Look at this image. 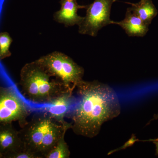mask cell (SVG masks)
Here are the masks:
<instances>
[{
	"instance_id": "cell-1",
	"label": "cell",
	"mask_w": 158,
	"mask_h": 158,
	"mask_svg": "<svg viewBox=\"0 0 158 158\" xmlns=\"http://www.w3.org/2000/svg\"><path fill=\"white\" fill-rule=\"evenodd\" d=\"M76 88L79 99L68 115L71 129L77 135L93 138L104 123L120 114L119 100L112 88L98 81L83 80Z\"/></svg>"
},
{
	"instance_id": "cell-2",
	"label": "cell",
	"mask_w": 158,
	"mask_h": 158,
	"mask_svg": "<svg viewBox=\"0 0 158 158\" xmlns=\"http://www.w3.org/2000/svg\"><path fill=\"white\" fill-rule=\"evenodd\" d=\"M72 123H59L45 111L35 113L21 127L20 136L27 150L38 158H45L69 129Z\"/></svg>"
},
{
	"instance_id": "cell-3",
	"label": "cell",
	"mask_w": 158,
	"mask_h": 158,
	"mask_svg": "<svg viewBox=\"0 0 158 158\" xmlns=\"http://www.w3.org/2000/svg\"><path fill=\"white\" fill-rule=\"evenodd\" d=\"M22 94L35 103L48 104L69 89L52 77L37 61L25 64L20 72Z\"/></svg>"
},
{
	"instance_id": "cell-4",
	"label": "cell",
	"mask_w": 158,
	"mask_h": 158,
	"mask_svg": "<svg viewBox=\"0 0 158 158\" xmlns=\"http://www.w3.org/2000/svg\"><path fill=\"white\" fill-rule=\"evenodd\" d=\"M36 61L51 77L56 78L69 89H75L79 82L83 80L84 68L61 52H53Z\"/></svg>"
},
{
	"instance_id": "cell-5",
	"label": "cell",
	"mask_w": 158,
	"mask_h": 158,
	"mask_svg": "<svg viewBox=\"0 0 158 158\" xmlns=\"http://www.w3.org/2000/svg\"><path fill=\"white\" fill-rule=\"evenodd\" d=\"M31 113L30 106L14 88L0 86V123L17 121L22 127Z\"/></svg>"
},
{
	"instance_id": "cell-6",
	"label": "cell",
	"mask_w": 158,
	"mask_h": 158,
	"mask_svg": "<svg viewBox=\"0 0 158 158\" xmlns=\"http://www.w3.org/2000/svg\"><path fill=\"white\" fill-rule=\"evenodd\" d=\"M116 0H94L87 6L86 16L78 26L80 34L96 37L98 31L106 26L113 24L110 19L112 5Z\"/></svg>"
},
{
	"instance_id": "cell-7",
	"label": "cell",
	"mask_w": 158,
	"mask_h": 158,
	"mask_svg": "<svg viewBox=\"0 0 158 158\" xmlns=\"http://www.w3.org/2000/svg\"><path fill=\"white\" fill-rule=\"evenodd\" d=\"M24 149L19 131L15 129L12 123H0V155L2 158H10Z\"/></svg>"
},
{
	"instance_id": "cell-8",
	"label": "cell",
	"mask_w": 158,
	"mask_h": 158,
	"mask_svg": "<svg viewBox=\"0 0 158 158\" xmlns=\"http://www.w3.org/2000/svg\"><path fill=\"white\" fill-rule=\"evenodd\" d=\"M74 89L69 90L60 94L44 108L43 111L48 113L59 123H65V117L68 115L76 104V100L73 95Z\"/></svg>"
},
{
	"instance_id": "cell-9",
	"label": "cell",
	"mask_w": 158,
	"mask_h": 158,
	"mask_svg": "<svg viewBox=\"0 0 158 158\" xmlns=\"http://www.w3.org/2000/svg\"><path fill=\"white\" fill-rule=\"evenodd\" d=\"M61 7L60 10L54 13V19L59 23L63 24L66 27L79 26L82 22L84 17L77 14L80 9H86L87 6H81L76 0L60 1Z\"/></svg>"
},
{
	"instance_id": "cell-10",
	"label": "cell",
	"mask_w": 158,
	"mask_h": 158,
	"mask_svg": "<svg viewBox=\"0 0 158 158\" xmlns=\"http://www.w3.org/2000/svg\"><path fill=\"white\" fill-rule=\"evenodd\" d=\"M113 24L121 27L129 37H144L148 31V25L128 8L124 19L121 21H114Z\"/></svg>"
},
{
	"instance_id": "cell-11",
	"label": "cell",
	"mask_w": 158,
	"mask_h": 158,
	"mask_svg": "<svg viewBox=\"0 0 158 158\" xmlns=\"http://www.w3.org/2000/svg\"><path fill=\"white\" fill-rule=\"evenodd\" d=\"M129 4L131 6L128 9L148 25H149L157 14V10L151 0H141L138 3Z\"/></svg>"
},
{
	"instance_id": "cell-12",
	"label": "cell",
	"mask_w": 158,
	"mask_h": 158,
	"mask_svg": "<svg viewBox=\"0 0 158 158\" xmlns=\"http://www.w3.org/2000/svg\"><path fill=\"white\" fill-rule=\"evenodd\" d=\"M65 136H62L56 144L46 156L45 158H69L70 152L67 143L65 142Z\"/></svg>"
},
{
	"instance_id": "cell-13",
	"label": "cell",
	"mask_w": 158,
	"mask_h": 158,
	"mask_svg": "<svg viewBox=\"0 0 158 158\" xmlns=\"http://www.w3.org/2000/svg\"><path fill=\"white\" fill-rule=\"evenodd\" d=\"M12 41L9 33H0V61L11 56V53L9 48Z\"/></svg>"
},
{
	"instance_id": "cell-14",
	"label": "cell",
	"mask_w": 158,
	"mask_h": 158,
	"mask_svg": "<svg viewBox=\"0 0 158 158\" xmlns=\"http://www.w3.org/2000/svg\"><path fill=\"white\" fill-rule=\"evenodd\" d=\"M10 158H38V157L25 148L14 154Z\"/></svg>"
},
{
	"instance_id": "cell-15",
	"label": "cell",
	"mask_w": 158,
	"mask_h": 158,
	"mask_svg": "<svg viewBox=\"0 0 158 158\" xmlns=\"http://www.w3.org/2000/svg\"><path fill=\"white\" fill-rule=\"evenodd\" d=\"M154 143L156 144V153L158 156V141H153Z\"/></svg>"
},
{
	"instance_id": "cell-16",
	"label": "cell",
	"mask_w": 158,
	"mask_h": 158,
	"mask_svg": "<svg viewBox=\"0 0 158 158\" xmlns=\"http://www.w3.org/2000/svg\"><path fill=\"white\" fill-rule=\"evenodd\" d=\"M149 141H158V138H157V139H153V140H150Z\"/></svg>"
},
{
	"instance_id": "cell-17",
	"label": "cell",
	"mask_w": 158,
	"mask_h": 158,
	"mask_svg": "<svg viewBox=\"0 0 158 158\" xmlns=\"http://www.w3.org/2000/svg\"><path fill=\"white\" fill-rule=\"evenodd\" d=\"M154 118H158V114L155 116Z\"/></svg>"
},
{
	"instance_id": "cell-18",
	"label": "cell",
	"mask_w": 158,
	"mask_h": 158,
	"mask_svg": "<svg viewBox=\"0 0 158 158\" xmlns=\"http://www.w3.org/2000/svg\"><path fill=\"white\" fill-rule=\"evenodd\" d=\"M0 158H2V156H1V155H0Z\"/></svg>"
},
{
	"instance_id": "cell-19",
	"label": "cell",
	"mask_w": 158,
	"mask_h": 158,
	"mask_svg": "<svg viewBox=\"0 0 158 158\" xmlns=\"http://www.w3.org/2000/svg\"><path fill=\"white\" fill-rule=\"evenodd\" d=\"M60 1H62V0H60ZM67 1H72V0H67Z\"/></svg>"
},
{
	"instance_id": "cell-20",
	"label": "cell",
	"mask_w": 158,
	"mask_h": 158,
	"mask_svg": "<svg viewBox=\"0 0 158 158\" xmlns=\"http://www.w3.org/2000/svg\"><path fill=\"white\" fill-rule=\"evenodd\" d=\"M141 1H145V0H141Z\"/></svg>"
}]
</instances>
